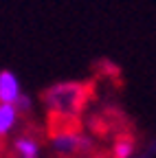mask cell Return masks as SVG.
I'll use <instances>...</instances> for the list:
<instances>
[{
    "label": "cell",
    "mask_w": 156,
    "mask_h": 158,
    "mask_svg": "<svg viewBox=\"0 0 156 158\" xmlns=\"http://www.w3.org/2000/svg\"><path fill=\"white\" fill-rule=\"evenodd\" d=\"M92 94H95V88L88 81H64L46 88L42 92V103L46 106L48 112L79 116L92 99Z\"/></svg>",
    "instance_id": "cell-1"
},
{
    "label": "cell",
    "mask_w": 156,
    "mask_h": 158,
    "mask_svg": "<svg viewBox=\"0 0 156 158\" xmlns=\"http://www.w3.org/2000/svg\"><path fill=\"white\" fill-rule=\"evenodd\" d=\"M82 118L75 114H60V112H48L46 118V136H60V134H82Z\"/></svg>",
    "instance_id": "cell-2"
},
{
    "label": "cell",
    "mask_w": 156,
    "mask_h": 158,
    "mask_svg": "<svg viewBox=\"0 0 156 158\" xmlns=\"http://www.w3.org/2000/svg\"><path fill=\"white\" fill-rule=\"evenodd\" d=\"M40 152V132L29 127L24 134H20L13 143V154L18 158H37Z\"/></svg>",
    "instance_id": "cell-3"
},
{
    "label": "cell",
    "mask_w": 156,
    "mask_h": 158,
    "mask_svg": "<svg viewBox=\"0 0 156 158\" xmlns=\"http://www.w3.org/2000/svg\"><path fill=\"white\" fill-rule=\"evenodd\" d=\"M20 84L18 77L11 70H0V103H15V99L20 97Z\"/></svg>",
    "instance_id": "cell-4"
},
{
    "label": "cell",
    "mask_w": 156,
    "mask_h": 158,
    "mask_svg": "<svg viewBox=\"0 0 156 158\" xmlns=\"http://www.w3.org/2000/svg\"><path fill=\"white\" fill-rule=\"evenodd\" d=\"M136 147V136L128 130L114 134V141H112V147H110V158H130L132 152Z\"/></svg>",
    "instance_id": "cell-5"
},
{
    "label": "cell",
    "mask_w": 156,
    "mask_h": 158,
    "mask_svg": "<svg viewBox=\"0 0 156 158\" xmlns=\"http://www.w3.org/2000/svg\"><path fill=\"white\" fill-rule=\"evenodd\" d=\"M18 121V110L11 103H0V138H5Z\"/></svg>",
    "instance_id": "cell-6"
},
{
    "label": "cell",
    "mask_w": 156,
    "mask_h": 158,
    "mask_svg": "<svg viewBox=\"0 0 156 158\" xmlns=\"http://www.w3.org/2000/svg\"><path fill=\"white\" fill-rule=\"evenodd\" d=\"M13 108L18 110V114H20V112H29V110H31V99H29L27 94H20V97L15 99Z\"/></svg>",
    "instance_id": "cell-7"
},
{
    "label": "cell",
    "mask_w": 156,
    "mask_h": 158,
    "mask_svg": "<svg viewBox=\"0 0 156 158\" xmlns=\"http://www.w3.org/2000/svg\"><path fill=\"white\" fill-rule=\"evenodd\" d=\"M0 158H2V138H0Z\"/></svg>",
    "instance_id": "cell-8"
}]
</instances>
